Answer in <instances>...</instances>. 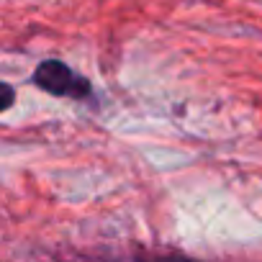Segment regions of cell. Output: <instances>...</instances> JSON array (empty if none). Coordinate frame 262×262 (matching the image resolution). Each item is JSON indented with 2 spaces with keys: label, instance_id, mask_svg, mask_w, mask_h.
<instances>
[{
  "label": "cell",
  "instance_id": "obj_1",
  "mask_svg": "<svg viewBox=\"0 0 262 262\" xmlns=\"http://www.w3.org/2000/svg\"><path fill=\"white\" fill-rule=\"evenodd\" d=\"M34 82L52 95H67V98H77V100L90 98L88 80H82L80 75H75L67 64H62L57 59L41 62L34 72Z\"/></svg>",
  "mask_w": 262,
  "mask_h": 262
}]
</instances>
